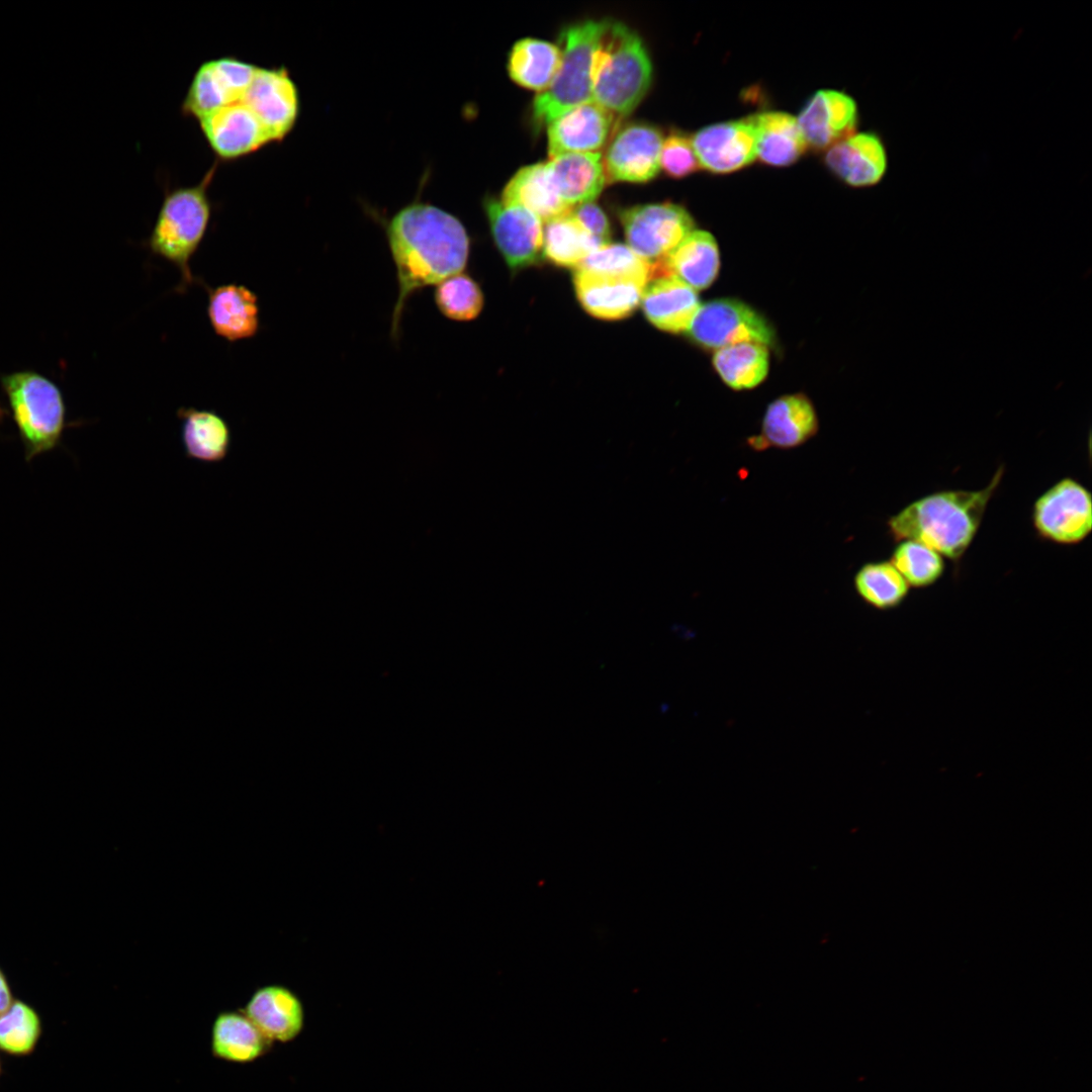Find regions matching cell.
I'll return each instance as SVG.
<instances>
[{"instance_id":"cell-1","label":"cell","mask_w":1092,"mask_h":1092,"mask_svg":"<svg viewBox=\"0 0 1092 1092\" xmlns=\"http://www.w3.org/2000/svg\"><path fill=\"white\" fill-rule=\"evenodd\" d=\"M385 234L398 286L390 328L391 338L397 340L410 297L463 272L470 255V238L458 217L425 202L399 209L386 223Z\"/></svg>"},{"instance_id":"cell-2","label":"cell","mask_w":1092,"mask_h":1092,"mask_svg":"<svg viewBox=\"0 0 1092 1092\" xmlns=\"http://www.w3.org/2000/svg\"><path fill=\"white\" fill-rule=\"evenodd\" d=\"M1001 466L982 489H951L924 495L887 521L894 541L914 540L959 562L980 528L987 505L997 489Z\"/></svg>"},{"instance_id":"cell-3","label":"cell","mask_w":1092,"mask_h":1092,"mask_svg":"<svg viewBox=\"0 0 1092 1092\" xmlns=\"http://www.w3.org/2000/svg\"><path fill=\"white\" fill-rule=\"evenodd\" d=\"M593 100L616 116L631 113L652 81V63L637 32L608 20L592 62Z\"/></svg>"},{"instance_id":"cell-4","label":"cell","mask_w":1092,"mask_h":1092,"mask_svg":"<svg viewBox=\"0 0 1092 1092\" xmlns=\"http://www.w3.org/2000/svg\"><path fill=\"white\" fill-rule=\"evenodd\" d=\"M215 168L216 164L198 184L178 187L165 195L147 242L154 255L177 268L183 289L194 282L190 261L210 221L211 202L207 189Z\"/></svg>"},{"instance_id":"cell-5","label":"cell","mask_w":1092,"mask_h":1092,"mask_svg":"<svg viewBox=\"0 0 1092 1092\" xmlns=\"http://www.w3.org/2000/svg\"><path fill=\"white\" fill-rule=\"evenodd\" d=\"M609 19H587L565 26L559 34L561 59L550 85L533 101L536 123L548 124L568 109L593 100V56Z\"/></svg>"},{"instance_id":"cell-6","label":"cell","mask_w":1092,"mask_h":1092,"mask_svg":"<svg viewBox=\"0 0 1092 1092\" xmlns=\"http://www.w3.org/2000/svg\"><path fill=\"white\" fill-rule=\"evenodd\" d=\"M1 382L26 462L58 447L66 423V406L58 386L34 371L4 375Z\"/></svg>"},{"instance_id":"cell-7","label":"cell","mask_w":1092,"mask_h":1092,"mask_svg":"<svg viewBox=\"0 0 1092 1092\" xmlns=\"http://www.w3.org/2000/svg\"><path fill=\"white\" fill-rule=\"evenodd\" d=\"M689 338L705 349L754 342L774 347L775 330L755 309L734 298L708 301L700 306L689 330Z\"/></svg>"},{"instance_id":"cell-8","label":"cell","mask_w":1092,"mask_h":1092,"mask_svg":"<svg viewBox=\"0 0 1092 1092\" xmlns=\"http://www.w3.org/2000/svg\"><path fill=\"white\" fill-rule=\"evenodd\" d=\"M618 215L627 246L648 263L664 259L695 230L690 212L673 202L637 204Z\"/></svg>"},{"instance_id":"cell-9","label":"cell","mask_w":1092,"mask_h":1092,"mask_svg":"<svg viewBox=\"0 0 1092 1092\" xmlns=\"http://www.w3.org/2000/svg\"><path fill=\"white\" fill-rule=\"evenodd\" d=\"M1036 533L1058 544L1082 542L1092 530L1091 492L1072 477H1065L1041 493L1033 505Z\"/></svg>"},{"instance_id":"cell-10","label":"cell","mask_w":1092,"mask_h":1092,"mask_svg":"<svg viewBox=\"0 0 1092 1092\" xmlns=\"http://www.w3.org/2000/svg\"><path fill=\"white\" fill-rule=\"evenodd\" d=\"M243 101L255 114L270 142L282 141L300 112L296 84L284 67H258Z\"/></svg>"},{"instance_id":"cell-11","label":"cell","mask_w":1092,"mask_h":1092,"mask_svg":"<svg viewBox=\"0 0 1092 1092\" xmlns=\"http://www.w3.org/2000/svg\"><path fill=\"white\" fill-rule=\"evenodd\" d=\"M483 208L494 246L511 270L532 266L543 257V226L534 213L490 196Z\"/></svg>"},{"instance_id":"cell-12","label":"cell","mask_w":1092,"mask_h":1092,"mask_svg":"<svg viewBox=\"0 0 1092 1092\" xmlns=\"http://www.w3.org/2000/svg\"><path fill=\"white\" fill-rule=\"evenodd\" d=\"M661 131L646 122H630L616 131L603 157L606 181L645 183L659 172Z\"/></svg>"},{"instance_id":"cell-13","label":"cell","mask_w":1092,"mask_h":1092,"mask_svg":"<svg viewBox=\"0 0 1092 1092\" xmlns=\"http://www.w3.org/2000/svg\"><path fill=\"white\" fill-rule=\"evenodd\" d=\"M819 430L818 416L811 399L802 392L782 395L766 407L759 435L747 440L756 451L800 447Z\"/></svg>"},{"instance_id":"cell-14","label":"cell","mask_w":1092,"mask_h":1092,"mask_svg":"<svg viewBox=\"0 0 1092 1092\" xmlns=\"http://www.w3.org/2000/svg\"><path fill=\"white\" fill-rule=\"evenodd\" d=\"M691 141L700 167L712 173L740 170L756 158V131L749 116L705 126Z\"/></svg>"},{"instance_id":"cell-15","label":"cell","mask_w":1092,"mask_h":1092,"mask_svg":"<svg viewBox=\"0 0 1092 1092\" xmlns=\"http://www.w3.org/2000/svg\"><path fill=\"white\" fill-rule=\"evenodd\" d=\"M198 121L209 147L221 160L247 156L271 143L243 101L224 105Z\"/></svg>"},{"instance_id":"cell-16","label":"cell","mask_w":1092,"mask_h":1092,"mask_svg":"<svg viewBox=\"0 0 1092 1092\" xmlns=\"http://www.w3.org/2000/svg\"><path fill=\"white\" fill-rule=\"evenodd\" d=\"M615 118L595 101L561 113L547 124L549 158L570 153H596L612 133Z\"/></svg>"},{"instance_id":"cell-17","label":"cell","mask_w":1092,"mask_h":1092,"mask_svg":"<svg viewBox=\"0 0 1092 1092\" xmlns=\"http://www.w3.org/2000/svg\"><path fill=\"white\" fill-rule=\"evenodd\" d=\"M797 122L807 146L828 149L854 133L857 106L843 92L819 90L806 103Z\"/></svg>"},{"instance_id":"cell-18","label":"cell","mask_w":1092,"mask_h":1092,"mask_svg":"<svg viewBox=\"0 0 1092 1092\" xmlns=\"http://www.w3.org/2000/svg\"><path fill=\"white\" fill-rule=\"evenodd\" d=\"M825 163L847 185L870 187L881 182L885 176L888 157L879 135L860 132L829 148Z\"/></svg>"},{"instance_id":"cell-19","label":"cell","mask_w":1092,"mask_h":1092,"mask_svg":"<svg viewBox=\"0 0 1092 1092\" xmlns=\"http://www.w3.org/2000/svg\"><path fill=\"white\" fill-rule=\"evenodd\" d=\"M640 304L651 325L671 334L687 332L701 306L697 291L671 275L651 279Z\"/></svg>"},{"instance_id":"cell-20","label":"cell","mask_w":1092,"mask_h":1092,"mask_svg":"<svg viewBox=\"0 0 1092 1092\" xmlns=\"http://www.w3.org/2000/svg\"><path fill=\"white\" fill-rule=\"evenodd\" d=\"M573 286L583 309L604 321L630 316L640 304L645 287L632 280L601 276L580 268L574 271Z\"/></svg>"},{"instance_id":"cell-21","label":"cell","mask_w":1092,"mask_h":1092,"mask_svg":"<svg viewBox=\"0 0 1092 1092\" xmlns=\"http://www.w3.org/2000/svg\"><path fill=\"white\" fill-rule=\"evenodd\" d=\"M244 1013L271 1042L293 1040L302 1030L303 1006L288 988L268 985L257 989Z\"/></svg>"},{"instance_id":"cell-22","label":"cell","mask_w":1092,"mask_h":1092,"mask_svg":"<svg viewBox=\"0 0 1092 1092\" xmlns=\"http://www.w3.org/2000/svg\"><path fill=\"white\" fill-rule=\"evenodd\" d=\"M207 316L213 332L229 342L253 338L260 328L257 295L237 283L208 291Z\"/></svg>"},{"instance_id":"cell-23","label":"cell","mask_w":1092,"mask_h":1092,"mask_svg":"<svg viewBox=\"0 0 1092 1092\" xmlns=\"http://www.w3.org/2000/svg\"><path fill=\"white\" fill-rule=\"evenodd\" d=\"M180 436L188 459L203 464H218L232 448V430L226 420L212 410L180 407Z\"/></svg>"},{"instance_id":"cell-24","label":"cell","mask_w":1092,"mask_h":1092,"mask_svg":"<svg viewBox=\"0 0 1092 1092\" xmlns=\"http://www.w3.org/2000/svg\"><path fill=\"white\" fill-rule=\"evenodd\" d=\"M546 163L558 196L569 207L593 201L607 182L598 152L564 154Z\"/></svg>"},{"instance_id":"cell-25","label":"cell","mask_w":1092,"mask_h":1092,"mask_svg":"<svg viewBox=\"0 0 1092 1092\" xmlns=\"http://www.w3.org/2000/svg\"><path fill=\"white\" fill-rule=\"evenodd\" d=\"M499 201L505 205L523 207L546 222L568 213L572 208L558 196L547 163L542 162L519 169L504 187Z\"/></svg>"},{"instance_id":"cell-26","label":"cell","mask_w":1092,"mask_h":1092,"mask_svg":"<svg viewBox=\"0 0 1092 1092\" xmlns=\"http://www.w3.org/2000/svg\"><path fill=\"white\" fill-rule=\"evenodd\" d=\"M271 1042L244 1011H223L211 1027L212 1056L236 1064L252 1063L266 1055Z\"/></svg>"},{"instance_id":"cell-27","label":"cell","mask_w":1092,"mask_h":1092,"mask_svg":"<svg viewBox=\"0 0 1092 1092\" xmlns=\"http://www.w3.org/2000/svg\"><path fill=\"white\" fill-rule=\"evenodd\" d=\"M669 275L694 290L713 284L720 269V254L715 238L706 231L691 232L664 259Z\"/></svg>"},{"instance_id":"cell-28","label":"cell","mask_w":1092,"mask_h":1092,"mask_svg":"<svg viewBox=\"0 0 1092 1092\" xmlns=\"http://www.w3.org/2000/svg\"><path fill=\"white\" fill-rule=\"evenodd\" d=\"M756 131V157L770 166H788L806 151L807 144L797 118L785 112L749 116Z\"/></svg>"},{"instance_id":"cell-29","label":"cell","mask_w":1092,"mask_h":1092,"mask_svg":"<svg viewBox=\"0 0 1092 1092\" xmlns=\"http://www.w3.org/2000/svg\"><path fill=\"white\" fill-rule=\"evenodd\" d=\"M561 59L557 44L534 37L517 40L508 58V73L518 85L544 91L552 82Z\"/></svg>"},{"instance_id":"cell-30","label":"cell","mask_w":1092,"mask_h":1092,"mask_svg":"<svg viewBox=\"0 0 1092 1092\" xmlns=\"http://www.w3.org/2000/svg\"><path fill=\"white\" fill-rule=\"evenodd\" d=\"M713 366L722 381L734 390L751 389L767 376L768 347L754 342L739 343L715 351Z\"/></svg>"},{"instance_id":"cell-31","label":"cell","mask_w":1092,"mask_h":1092,"mask_svg":"<svg viewBox=\"0 0 1092 1092\" xmlns=\"http://www.w3.org/2000/svg\"><path fill=\"white\" fill-rule=\"evenodd\" d=\"M602 246L570 211L547 221L543 230V257L558 267L576 269Z\"/></svg>"},{"instance_id":"cell-32","label":"cell","mask_w":1092,"mask_h":1092,"mask_svg":"<svg viewBox=\"0 0 1092 1092\" xmlns=\"http://www.w3.org/2000/svg\"><path fill=\"white\" fill-rule=\"evenodd\" d=\"M858 597L878 610H890L900 606L909 594L910 586L890 561H873L863 564L853 577Z\"/></svg>"},{"instance_id":"cell-33","label":"cell","mask_w":1092,"mask_h":1092,"mask_svg":"<svg viewBox=\"0 0 1092 1092\" xmlns=\"http://www.w3.org/2000/svg\"><path fill=\"white\" fill-rule=\"evenodd\" d=\"M42 1031L38 1011L29 1003L15 999L0 1014V1052L15 1058L28 1057L35 1052Z\"/></svg>"},{"instance_id":"cell-34","label":"cell","mask_w":1092,"mask_h":1092,"mask_svg":"<svg viewBox=\"0 0 1092 1092\" xmlns=\"http://www.w3.org/2000/svg\"><path fill=\"white\" fill-rule=\"evenodd\" d=\"M578 268L601 276L632 280L643 286L652 277L651 263L620 243H609L598 248Z\"/></svg>"},{"instance_id":"cell-35","label":"cell","mask_w":1092,"mask_h":1092,"mask_svg":"<svg viewBox=\"0 0 1092 1092\" xmlns=\"http://www.w3.org/2000/svg\"><path fill=\"white\" fill-rule=\"evenodd\" d=\"M434 300L439 311L455 322L475 320L484 305L481 287L470 275L463 272L436 285Z\"/></svg>"},{"instance_id":"cell-36","label":"cell","mask_w":1092,"mask_h":1092,"mask_svg":"<svg viewBox=\"0 0 1092 1092\" xmlns=\"http://www.w3.org/2000/svg\"><path fill=\"white\" fill-rule=\"evenodd\" d=\"M889 561L909 586L914 587H926L935 583L944 571L942 556L914 540L900 541Z\"/></svg>"},{"instance_id":"cell-37","label":"cell","mask_w":1092,"mask_h":1092,"mask_svg":"<svg viewBox=\"0 0 1092 1092\" xmlns=\"http://www.w3.org/2000/svg\"><path fill=\"white\" fill-rule=\"evenodd\" d=\"M234 103L213 61L199 66L182 103V112L200 120L216 109Z\"/></svg>"},{"instance_id":"cell-38","label":"cell","mask_w":1092,"mask_h":1092,"mask_svg":"<svg viewBox=\"0 0 1092 1092\" xmlns=\"http://www.w3.org/2000/svg\"><path fill=\"white\" fill-rule=\"evenodd\" d=\"M659 167L671 178H684L696 172L700 164L691 139L681 133H670L663 139Z\"/></svg>"},{"instance_id":"cell-39","label":"cell","mask_w":1092,"mask_h":1092,"mask_svg":"<svg viewBox=\"0 0 1092 1092\" xmlns=\"http://www.w3.org/2000/svg\"><path fill=\"white\" fill-rule=\"evenodd\" d=\"M579 224L601 245L611 239V224L604 210L594 201L577 204L570 210Z\"/></svg>"},{"instance_id":"cell-40","label":"cell","mask_w":1092,"mask_h":1092,"mask_svg":"<svg viewBox=\"0 0 1092 1092\" xmlns=\"http://www.w3.org/2000/svg\"><path fill=\"white\" fill-rule=\"evenodd\" d=\"M15 1000L8 977L0 967V1014L6 1011Z\"/></svg>"},{"instance_id":"cell-41","label":"cell","mask_w":1092,"mask_h":1092,"mask_svg":"<svg viewBox=\"0 0 1092 1092\" xmlns=\"http://www.w3.org/2000/svg\"><path fill=\"white\" fill-rule=\"evenodd\" d=\"M2 1073H3V1063H2V1060H1V1057H0V1078L2 1076Z\"/></svg>"}]
</instances>
